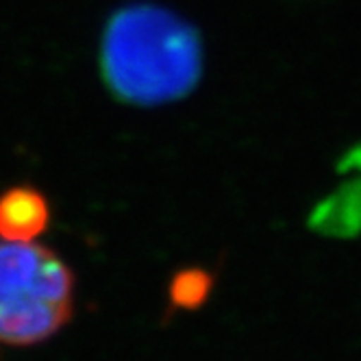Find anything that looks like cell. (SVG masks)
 Segmentation results:
<instances>
[{
  "label": "cell",
  "mask_w": 361,
  "mask_h": 361,
  "mask_svg": "<svg viewBox=\"0 0 361 361\" xmlns=\"http://www.w3.org/2000/svg\"><path fill=\"white\" fill-rule=\"evenodd\" d=\"M98 63L116 100L159 107L196 90L204 53L196 27L185 18L152 3H133L107 20Z\"/></svg>",
  "instance_id": "6da1fadb"
},
{
  "label": "cell",
  "mask_w": 361,
  "mask_h": 361,
  "mask_svg": "<svg viewBox=\"0 0 361 361\" xmlns=\"http://www.w3.org/2000/svg\"><path fill=\"white\" fill-rule=\"evenodd\" d=\"M74 314V274L57 252L0 240V344L33 346Z\"/></svg>",
  "instance_id": "7a4b0ae2"
},
{
  "label": "cell",
  "mask_w": 361,
  "mask_h": 361,
  "mask_svg": "<svg viewBox=\"0 0 361 361\" xmlns=\"http://www.w3.org/2000/svg\"><path fill=\"white\" fill-rule=\"evenodd\" d=\"M50 224L48 198L33 185H16L0 194V240L35 242Z\"/></svg>",
  "instance_id": "3957f363"
},
{
  "label": "cell",
  "mask_w": 361,
  "mask_h": 361,
  "mask_svg": "<svg viewBox=\"0 0 361 361\" xmlns=\"http://www.w3.org/2000/svg\"><path fill=\"white\" fill-rule=\"evenodd\" d=\"M216 279L204 268H183L178 270L168 286V312H196L212 296Z\"/></svg>",
  "instance_id": "277c9868"
}]
</instances>
